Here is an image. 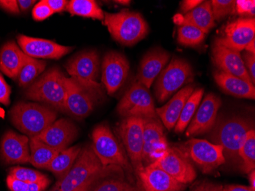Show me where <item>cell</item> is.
Here are the masks:
<instances>
[{"mask_svg":"<svg viewBox=\"0 0 255 191\" xmlns=\"http://www.w3.org/2000/svg\"><path fill=\"white\" fill-rule=\"evenodd\" d=\"M194 90L193 86H186L173 95L171 100L164 106L156 108L157 116L167 130L170 131L175 127L185 103Z\"/></svg>","mask_w":255,"mask_h":191,"instance_id":"obj_23","label":"cell"},{"mask_svg":"<svg viewBox=\"0 0 255 191\" xmlns=\"http://www.w3.org/2000/svg\"><path fill=\"white\" fill-rule=\"evenodd\" d=\"M30 163L38 169H46L60 151L50 147L37 137L29 139Z\"/></svg>","mask_w":255,"mask_h":191,"instance_id":"obj_29","label":"cell"},{"mask_svg":"<svg viewBox=\"0 0 255 191\" xmlns=\"http://www.w3.org/2000/svg\"><path fill=\"white\" fill-rule=\"evenodd\" d=\"M203 93V89L198 88L195 89L194 91L190 95V97L183 106L178 121L174 127L175 133H182L186 130L201 103Z\"/></svg>","mask_w":255,"mask_h":191,"instance_id":"obj_32","label":"cell"},{"mask_svg":"<svg viewBox=\"0 0 255 191\" xmlns=\"http://www.w3.org/2000/svg\"><path fill=\"white\" fill-rule=\"evenodd\" d=\"M239 158L242 161V170L249 174L255 169V131H249L239 149Z\"/></svg>","mask_w":255,"mask_h":191,"instance_id":"obj_33","label":"cell"},{"mask_svg":"<svg viewBox=\"0 0 255 191\" xmlns=\"http://www.w3.org/2000/svg\"><path fill=\"white\" fill-rule=\"evenodd\" d=\"M177 146L206 175L226 164L223 148L209 141L191 139Z\"/></svg>","mask_w":255,"mask_h":191,"instance_id":"obj_10","label":"cell"},{"mask_svg":"<svg viewBox=\"0 0 255 191\" xmlns=\"http://www.w3.org/2000/svg\"><path fill=\"white\" fill-rule=\"evenodd\" d=\"M173 21L179 26L189 25L196 27L206 34L216 25L210 1H204L185 15L177 14L173 17Z\"/></svg>","mask_w":255,"mask_h":191,"instance_id":"obj_24","label":"cell"},{"mask_svg":"<svg viewBox=\"0 0 255 191\" xmlns=\"http://www.w3.org/2000/svg\"><path fill=\"white\" fill-rule=\"evenodd\" d=\"M54 14L46 0H42L34 5L32 9V17L35 21H44Z\"/></svg>","mask_w":255,"mask_h":191,"instance_id":"obj_38","label":"cell"},{"mask_svg":"<svg viewBox=\"0 0 255 191\" xmlns=\"http://www.w3.org/2000/svg\"><path fill=\"white\" fill-rule=\"evenodd\" d=\"M210 2L215 21H221L229 14L233 13L236 8L234 0H213Z\"/></svg>","mask_w":255,"mask_h":191,"instance_id":"obj_36","label":"cell"},{"mask_svg":"<svg viewBox=\"0 0 255 191\" xmlns=\"http://www.w3.org/2000/svg\"><path fill=\"white\" fill-rule=\"evenodd\" d=\"M82 148L80 146H72L61 151L46 168L57 178L61 180L72 169Z\"/></svg>","mask_w":255,"mask_h":191,"instance_id":"obj_27","label":"cell"},{"mask_svg":"<svg viewBox=\"0 0 255 191\" xmlns=\"http://www.w3.org/2000/svg\"><path fill=\"white\" fill-rule=\"evenodd\" d=\"M17 40L21 51L33 58L59 59L74 50L73 47L61 45L50 40L32 38L24 34L18 35Z\"/></svg>","mask_w":255,"mask_h":191,"instance_id":"obj_18","label":"cell"},{"mask_svg":"<svg viewBox=\"0 0 255 191\" xmlns=\"http://www.w3.org/2000/svg\"><path fill=\"white\" fill-rule=\"evenodd\" d=\"M144 121L143 131V165H145L147 158L153 148L165 137L164 126L162 125L160 119H145Z\"/></svg>","mask_w":255,"mask_h":191,"instance_id":"obj_28","label":"cell"},{"mask_svg":"<svg viewBox=\"0 0 255 191\" xmlns=\"http://www.w3.org/2000/svg\"><path fill=\"white\" fill-rule=\"evenodd\" d=\"M103 24L112 38L125 46H132L145 38L148 25L142 15L136 11L123 9L117 13L105 12Z\"/></svg>","mask_w":255,"mask_h":191,"instance_id":"obj_3","label":"cell"},{"mask_svg":"<svg viewBox=\"0 0 255 191\" xmlns=\"http://www.w3.org/2000/svg\"><path fill=\"white\" fill-rule=\"evenodd\" d=\"M0 7L9 13H20L19 7L16 0H0Z\"/></svg>","mask_w":255,"mask_h":191,"instance_id":"obj_43","label":"cell"},{"mask_svg":"<svg viewBox=\"0 0 255 191\" xmlns=\"http://www.w3.org/2000/svg\"><path fill=\"white\" fill-rule=\"evenodd\" d=\"M46 65L45 61H40L25 54V60L17 77L18 85L21 87L31 85L34 80L44 72Z\"/></svg>","mask_w":255,"mask_h":191,"instance_id":"obj_31","label":"cell"},{"mask_svg":"<svg viewBox=\"0 0 255 191\" xmlns=\"http://www.w3.org/2000/svg\"><path fill=\"white\" fill-rule=\"evenodd\" d=\"M6 184L10 191H27L28 190V184L18 180L9 175L7 177Z\"/></svg>","mask_w":255,"mask_h":191,"instance_id":"obj_42","label":"cell"},{"mask_svg":"<svg viewBox=\"0 0 255 191\" xmlns=\"http://www.w3.org/2000/svg\"><path fill=\"white\" fill-rule=\"evenodd\" d=\"M66 77L59 68L52 67L28 86L25 90V97L64 112L67 93Z\"/></svg>","mask_w":255,"mask_h":191,"instance_id":"obj_5","label":"cell"},{"mask_svg":"<svg viewBox=\"0 0 255 191\" xmlns=\"http://www.w3.org/2000/svg\"><path fill=\"white\" fill-rule=\"evenodd\" d=\"M245 66L247 69L248 73L250 76L252 83L255 85V55L245 51L243 55L242 56Z\"/></svg>","mask_w":255,"mask_h":191,"instance_id":"obj_40","label":"cell"},{"mask_svg":"<svg viewBox=\"0 0 255 191\" xmlns=\"http://www.w3.org/2000/svg\"><path fill=\"white\" fill-rule=\"evenodd\" d=\"M202 0H184L180 3V9L183 13H187L203 2Z\"/></svg>","mask_w":255,"mask_h":191,"instance_id":"obj_46","label":"cell"},{"mask_svg":"<svg viewBox=\"0 0 255 191\" xmlns=\"http://www.w3.org/2000/svg\"><path fill=\"white\" fill-rule=\"evenodd\" d=\"M144 191H183L187 185L180 183L161 169L149 165L138 176Z\"/></svg>","mask_w":255,"mask_h":191,"instance_id":"obj_22","label":"cell"},{"mask_svg":"<svg viewBox=\"0 0 255 191\" xmlns=\"http://www.w3.org/2000/svg\"><path fill=\"white\" fill-rule=\"evenodd\" d=\"M213 77L218 86L227 94L239 98L255 100V88L253 83L219 70L215 71Z\"/></svg>","mask_w":255,"mask_h":191,"instance_id":"obj_25","label":"cell"},{"mask_svg":"<svg viewBox=\"0 0 255 191\" xmlns=\"http://www.w3.org/2000/svg\"><path fill=\"white\" fill-rule=\"evenodd\" d=\"M206 34L196 27L189 25H181L179 26L177 31V41L183 46L196 47L204 41Z\"/></svg>","mask_w":255,"mask_h":191,"instance_id":"obj_34","label":"cell"},{"mask_svg":"<svg viewBox=\"0 0 255 191\" xmlns=\"http://www.w3.org/2000/svg\"><path fill=\"white\" fill-rule=\"evenodd\" d=\"M66 70L71 78L96 94L103 97L101 85L97 83L100 72V60L94 50L78 53L66 64Z\"/></svg>","mask_w":255,"mask_h":191,"instance_id":"obj_8","label":"cell"},{"mask_svg":"<svg viewBox=\"0 0 255 191\" xmlns=\"http://www.w3.org/2000/svg\"><path fill=\"white\" fill-rule=\"evenodd\" d=\"M170 57V54L160 47L153 48L146 53L140 63L136 81L149 90L162 70L165 68Z\"/></svg>","mask_w":255,"mask_h":191,"instance_id":"obj_20","label":"cell"},{"mask_svg":"<svg viewBox=\"0 0 255 191\" xmlns=\"http://www.w3.org/2000/svg\"><path fill=\"white\" fill-rule=\"evenodd\" d=\"M194 74L190 63L180 57H173L157 77L155 84L157 100L164 103L183 86L191 83Z\"/></svg>","mask_w":255,"mask_h":191,"instance_id":"obj_7","label":"cell"},{"mask_svg":"<svg viewBox=\"0 0 255 191\" xmlns=\"http://www.w3.org/2000/svg\"><path fill=\"white\" fill-rule=\"evenodd\" d=\"M95 182H93V183H89L87 184V185H83V186L80 187V188H77V189H76L75 191H90L91 187L93 186V185H94Z\"/></svg>","mask_w":255,"mask_h":191,"instance_id":"obj_52","label":"cell"},{"mask_svg":"<svg viewBox=\"0 0 255 191\" xmlns=\"http://www.w3.org/2000/svg\"><path fill=\"white\" fill-rule=\"evenodd\" d=\"M77 136V126L69 119H60L48 126L37 138L50 147L61 152L67 149Z\"/></svg>","mask_w":255,"mask_h":191,"instance_id":"obj_19","label":"cell"},{"mask_svg":"<svg viewBox=\"0 0 255 191\" xmlns=\"http://www.w3.org/2000/svg\"><path fill=\"white\" fill-rule=\"evenodd\" d=\"M123 171L117 166H103L92 145L82 148L72 169L49 191H74L83 185L97 182L114 172Z\"/></svg>","mask_w":255,"mask_h":191,"instance_id":"obj_2","label":"cell"},{"mask_svg":"<svg viewBox=\"0 0 255 191\" xmlns=\"http://www.w3.org/2000/svg\"><path fill=\"white\" fill-rule=\"evenodd\" d=\"M102 82L107 93L113 95L124 84L129 72V63L126 56L117 51H110L102 63Z\"/></svg>","mask_w":255,"mask_h":191,"instance_id":"obj_14","label":"cell"},{"mask_svg":"<svg viewBox=\"0 0 255 191\" xmlns=\"http://www.w3.org/2000/svg\"><path fill=\"white\" fill-rule=\"evenodd\" d=\"M223 191H255L251 187L230 185L223 187Z\"/></svg>","mask_w":255,"mask_h":191,"instance_id":"obj_48","label":"cell"},{"mask_svg":"<svg viewBox=\"0 0 255 191\" xmlns=\"http://www.w3.org/2000/svg\"><path fill=\"white\" fill-rule=\"evenodd\" d=\"M223 189L222 185L205 182L196 186L192 191H223Z\"/></svg>","mask_w":255,"mask_h":191,"instance_id":"obj_45","label":"cell"},{"mask_svg":"<svg viewBox=\"0 0 255 191\" xmlns=\"http://www.w3.org/2000/svg\"><path fill=\"white\" fill-rule=\"evenodd\" d=\"M117 113L123 118L159 119L148 89L136 80L131 83L119 103Z\"/></svg>","mask_w":255,"mask_h":191,"instance_id":"obj_9","label":"cell"},{"mask_svg":"<svg viewBox=\"0 0 255 191\" xmlns=\"http://www.w3.org/2000/svg\"><path fill=\"white\" fill-rule=\"evenodd\" d=\"M90 191H138L135 187L122 179L103 181Z\"/></svg>","mask_w":255,"mask_h":191,"instance_id":"obj_37","label":"cell"},{"mask_svg":"<svg viewBox=\"0 0 255 191\" xmlns=\"http://www.w3.org/2000/svg\"><path fill=\"white\" fill-rule=\"evenodd\" d=\"M92 147L103 166L120 167L123 171L134 172L127 155L108 125L100 124L92 133Z\"/></svg>","mask_w":255,"mask_h":191,"instance_id":"obj_6","label":"cell"},{"mask_svg":"<svg viewBox=\"0 0 255 191\" xmlns=\"http://www.w3.org/2000/svg\"><path fill=\"white\" fill-rule=\"evenodd\" d=\"M9 116L11 123L18 131L34 138L54 123L57 114L48 106L20 102L10 110Z\"/></svg>","mask_w":255,"mask_h":191,"instance_id":"obj_4","label":"cell"},{"mask_svg":"<svg viewBox=\"0 0 255 191\" xmlns=\"http://www.w3.org/2000/svg\"><path fill=\"white\" fill-rule=\"evenodd\" d=\"M11 88L0 74V103L8 106L10 103Z\"/></svg>","mask_w":255,"mask_h":191,"instance_id":"obj_41","label":"cell"},{"mask_svg":"<svg viewBox=\"0 0 255 191\" xmlns=\"http://www.w3.org/2000/svg\"><path fill=\"white\" fill-rule=\"evenodd\" d=\"M50 183H51V181L48 179V178H47L40 182L28 184L27 191H44L50 185Z\"/></svg>","mask_w":255,"mask_h":191,"instance_id":"obj_47","label":"cell"},{"mask_svg":"<svg viewBox=\"0 0 255 191\" xmlns=\"http://www.w3.org/2000/svg\"><path fill=\"white\" fill-rule=\"evenodd\" d=\"M235 9L239 15L254 17L255 14V0H237L236 1Z\"/></svg>","mask_w":255,"mask_h":191,"instance_id":"obj_39","label":"cell"},{"mask_svg":"<svg viewBox=\"0 0 255 191\" xmlns=\"http://www.w3.org/2000/svg\"><path fill=\"white\" fill-rule=\"evenodd\" d=\"M246 52L250 53V54H255V39L254 38L247 46L244 50Z\"/></svg>","mask_w":255,"mask_h":191,"instance_id":"obj_50","label":"cell"},{"mask_svg":"<svg viewBox=\"0 0 255 191\" xmlns=\"http://www.w3.org/2000/svg\"><path fill=\"white\" fill-rule=\"evenodd\" d=\"M150 165L164 171L183 185L192 183L196 178L193 164L177 146L168 147L160 159Z\"/></svg>","mask_w":255,"mask_h":191,"instance_id":"obj_13","label":"cell"},{"mask_svg":"<svg viewBox=\"0 0 255 191\" xmlns=\"http://www.w3.org/2000/svg\"><path fill=\"white\" fill-rule=\"evenodd\" d=\"M255 36V18H239L229 23L225 28L223 36L216 40L230 49L241 52L244 51Z\"/></svg>","mask_w":255,"mask_h":191,"instance_id":"obj_17","label":"cell"},{"mask_svg":"<svg viewBox=\"0 0 255 191\" xmlns=\"http://www.w3.org/2000/svg\"><path fill=\"white\" fill-rule=\"evenodd\" d=\"M25 54L14 41L5 43L0 50V70L10 78L17 79Z\"/></svg>","mask_w":255,"mask_h":191,"instance_id":"obj_26","label":"cell"},{"mask_svg":"<svg viewBox=\"0 0 255 191\" xmlns=\"http://www.w3.org/2000/svg\"><path fill=\"white\" fill-rule=\"evenodd\" d=\"M64 112L77 119L87 118L94 111L101 97L71 77H66Z\"/></svg>","mask_w":255,"mask_h":191,"instance_id":"obj_12","label":"cell"},{"mask_svg":"<svg viewBox=\"0 0 255 191\" xmlns=\"http://www.w3.org/2000/svg\"><path fill=\"white\" fill-rule=\"evenodd\" d=\"M9 175L27 184L40 182L48 178L41 172L23 167H14L9 170Z\"/></svg>","mask_w":255,"mask_h":191,"instance_id":"obj_35","label":"cell"},{"mask_svg":"<svg viewBox=\"0 0 255 191\" xmlns=\"http://www.w3.org/2000/svg\"><path fill=\"white\" fill-rule=\"evenodd\" d=\"M249 183H250V187L252 189L255 191V171H252V172L249 174Z\"/></svg>","mask_w":255,"mask_h":191,"instance_id":"obj_51","label":"cell"},{"mask_svg":"<svg viewBox=\"0 0 255 191\" xmlns=\"http://www.w3.org/2000/svg\"><path fill=\"white\" fill-rule=\"evenodd\" d=\"M117 3L121 4V5H129L131 3V1H128V0H118L116 1Z\"/></svg>","mask_w":255,"mask_h":191,"instance_id":"obj_53","label":"cell"},{"mask_svg":"<svg viewBox=\"0 0 255 191\" xmlns=\"http://www.w3.org/2000/svg\"><path fill=\"white\" fill-rule=\"evenodd\" d=\"M46 2L54 13V12H61L66 10L68 1H66V0H46Z\"/></svg>","mask_w":255,"mask_h":191,"instance_id":"obj_44","label":"cell"},{"mask_svg":"<svg viewBox=\"0 0 255 191\" xmlns=\"http://www.w3.org/2000/svg\"><path fill=\"white\" fill-rule=\"evenodd\" d=\"M221 105V99L214 93L206 94L187 126L186 136L192 137L210 133L216 123Z\"/></svg>","mask_w":255,"mask_h":191,"instance_id":"obj_15","label":"cell"},{"mask_svg":"<svg viewBox=\"0 0 255 191\" xmlns=\"http://www.w3.org/2000/svg\"><path fill=\"white\" fill-rule=\"evenodd\" d=\"M212 60L218 70L252 83L241 52L230 49L215 40L212 47Z\"/></svg>","mask_w":255,"mask_h":191,"instance_id":"obj_16","label":"cell"},{"mask_svg":"<svg viewBox=\"0 0 255 191\" xmlns=\"http://www.w3.org/2000/svg\"><path fill=\"white\" fill-rule=\"evenodd\" d=\"M143 131L144 121L141 118H125L119 127V133L137 179L144 169L142 162Z\"/></svg>","mask_w":255,"mask_h":191,"instance_id":"obj_11","label":"cell"},{"mask_svg":"<svg viewBox=\"0 0 255 191\" xmlns=\"http://www.w3.org/2000/svg\"><path fill=\"white\" fill-rule=\"evenodd\" d=\"M0 152L5 163H30L29 139L13 131H8L2 137Z\"/></svg>","mask_w":255,"mask_h":191,"instance_id":"obj_21","label":"cell"},{"mask_svg":"<svg viewBox=\"0 0 255 191\" xmlns=\"http://www.w3.org/2000/svg\"><path fill=\"white\" fill-rule=\"evenodd\" d=\"M66 10L72 15L94 18L100 21H103L105 16V12L94 0L68 1Z\"/></svg>","mask_w":255,"mask_h":191,"instance_id":"obj_30","label":"cell"},{"mask_svg":"<svg viewBox=\"0 0 255 191\" xmlns=\"http://www.w3.org/2000/svg\"><path fill=\"white\" fill-rule=\"evenodd\" d=\"M17 2H18L20 11H26L36 2V1H34V0H18Z\"/></svg>","mask_w":255,"mask_h":191,"instance_id":"obj_49","label":"cell"},{"mask_svg":"<svg viewBox=\"0 0 255 191\" xmlns=\"http://www.w3.org/2000/svg\"><path fill=\"white\" fill-rule=\"evenodd\" d=\"M252 119L240 116H218L213 129L208 135L209 142L223 148L226 162L231 165H239L242 161L239 149L246 133L254 129Z\"/></svg>","mask_w":255,"mask_h":191,"instance_id":"obj_1","label":"cell"}]
</instances>
